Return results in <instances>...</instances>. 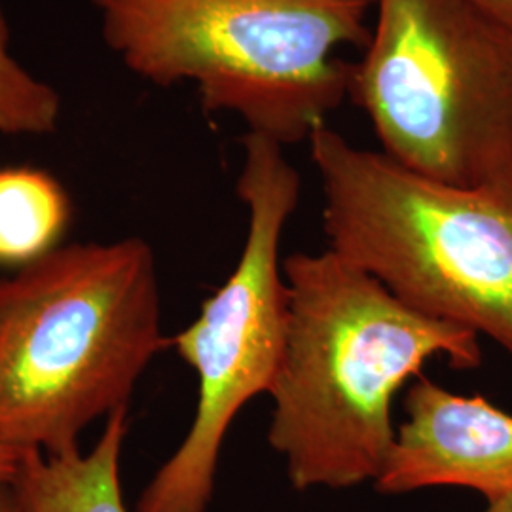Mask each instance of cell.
I'll return each instance as SVG.
<instances>
[{"label": "cell", "instance_id": "6da1fadb", "mask_svg": "<svg viewBox=\"0 0 512 512\" xmlns=\"http://www.w3.org/2000/svg\"><path fill=\"white\" fill-rule=\"evenodd\" d=\"M287 344L270 389L268 442L294 490L376 482L393 450L391 404L429 359L482 363L475 330L406 306L376 277L327 249L283 260Z\"/></svg>", "mask_w": 512, "mask_h": 512}, {"label": "cell", "instance_id": "7a4b0ae2", "mask_svg": "<svg viewBox=\"0 0 512 512\" xmlns=\"http://www.w3.org/2000/svg\"><path fill=\"white\" fill-rule=\"evenodd\" d=\"M162 332L147 241L73 243L0 277V439L78 452L86 425L128 408Z\"/></svg>", "mask_w": 512, "mask_h": 512}, {"label": "cell", "instance_id": "3957f363", "mask_svg": "<svg viewBox=\"0 0 512 512\" xmlns=\"http://www.w3.org/2000/svg\"><path fill=\"white\" fill-rule=\"evenodd\" d=\"M376 0H95L131 73L192 82L205 112H232L281 147L310 141L348 99L342 55L363 52Z\"/></svg>", "mask_w": 512, "mask_h": 512}, {"label": "cell", "instance_id": "277c9868", "mask_svg": "<svg viewBox=\"0 0 512 512\" xmlns=\"http://www.w3.org/2000/svg\"><path fill=\"white\" fill-rule=\"evenodd\" d=\"M329 249L439 321L486 334L512 355V184L437 183L315 129Z\"/></svg>", "mask_w": 512, "mask_h": 512}, {"label": "cell", "instance_id": "5b68a950", "mask_svg": "<svg viewBox=\"0 0 512 512\" xmlns=\"http://www.w3.org/2000/svg\"><path fill=\"white\" fill-rule=\"evenodd\" d=\"M348 99L421 177L512 184V29L471 0H376Z\"/></svg>", "mask_w": 512, "mask_h": 512}, {"label": "cell", "instance_id": "8992f818", "mask_svg": "<svg viewBox=\"0 0 512 512\" xmlns=\"http://www.w3.org/2000/svg\"><path fill=\"white\" fill-rule=\"evenodd\" d=\"M238 196L249 209L238 266L203 302L200 317L173 336V348L198 376L196 416L135 512H205L226 433L245 404L270 393L281 366L289 291L279 247L300 200V175L279 143L245 135Z\"/></svg>", "mask_w": 512, "mask_h": 512}, {"label": "cell", "instance_id": "52a82bcc", "mask_svg": "<svg viewBox=\"0 0 512 512\" xmlns=\"http://www.w3.org/2000/svg\"><path fill=\"white\" fill-rule=\"evenodd\" d=\"M406 420L374 486L387 495L458 486L488 501L512 494V416L480 395H456L416 378Z\"/></svg>", "mask_w": 512, "mask_h": 512}, {"label": "cell", "instance_id": "ba28073f", "mask_svg": "<svg viewBox=\"0 0 512 512\" xmlns=\"http://www.w3.org/2000/svg\"><path fill=\"white\" fill-rule=\"evenodd\" d=\"M128 408L107 416L105 431L88 456H46L27 450L14 492L23 512H128L120 484V454Z\"/></svg>", "mask_w": 512, "mask_h": 512}, {"label": "cell", "instance_id": "9c48e42d", "mask_svg": "<svg viewBox=\"0 0 512 512\" xmlns=\"http://www.w3.org/2000/svg\"><path fill=\"white\" fill-rule=\"evenodd\" d=\"M71 217V198L52 173L0 167V266L23 268L57 249Z\"/></svg>", "mask_w": 512, "mask_h": 512}, {"label": "cell", "instance_id": "30bf717a", "mask_svg": "<svg viewBox=\"0 0 512 512\" xmlns=\"http://www.w3.org/2000/svg\"><path fill=\"white\" fill-rule=\"evenodd\" d=\"M59 110L61 101L54 88L27 73L8 52V23L0 8V133H52Z\"/></svg>", "mask_w": 512, "mask_h": 512}, {"label": "cell", "instance_id": "8fae6325", "mask_svg": "<svg viewBox=\"0 0 512 512\" xmlns=\"http://www.w3.org/2000/svg\"><path fill=\"white\" fill-rule=\"evenodd\" d=\"M27 450L12 446L0 439V492L14 488Z\"/></svg>", "mask_w": 512, "mask_h": 512}, {"label": "cell", "instance_id": "7c38bea8", "mask_svg": "<svg viewBox=\"0 0 512 512\" xmlns=\"http://www.w3.org/2000/svg\"><path fill=\"white\" fill-rule=\"evenodd\" d=\"M482 12L512 29V0H471Z\"/></svg>", "mask_w": 512, "mask_h": 512}, {"label": "cell", "instance_id": "4fadbf2b", "mask_svg": "<svg viewBox=\"0 0 512 512\" xmlns=\"http://www.w3.org/2000/svg\"><path fill=\"white\" fill-rule=\"evenodd\" d=\"M0 512H23L14 488L0 492Z\"/></svg>", "mask_w": 512, "mask_h": 512}, {"label": "cell", "instance_id": "5bb4252c", "mask_svg": "<svg viewBox=\"0 0 512 512\" xmlns=\"http://www.w3.org/2000/svg\"><path fill=\"white\" fill-rule=\"evenodd\" d=\"M482 512H512V494L488 501V507Z\"/></svg>", "mask_w": 512, "mask_h": 512}]
</instances>
